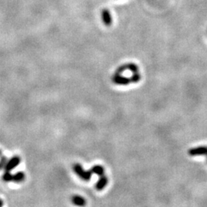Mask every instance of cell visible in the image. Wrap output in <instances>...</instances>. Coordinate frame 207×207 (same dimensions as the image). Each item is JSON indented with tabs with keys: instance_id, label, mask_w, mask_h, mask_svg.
I'll use <instances>...</instances> for the list:
<instances>
[{
	"instance_id": "1",
	"label": "cell",
	"mask_w": 207,
	"mask_h": 207,
	"mask_svg": "<svg viewBox=\"0 0 207 207\" xmlns=\"http://www.w3.org/2000/svg\"><path fill=\"white\" fill-rule=\"evenodd\" d=\"M140 80V75L139 73H134L130 78L123 77L118 74H115L112 78V81L114 84H119V85H128L130 83H137Z\"/></svg>"
},
{
	"instance_id": "2",
	"label": "cell",
	"mask_w": 207,
	"mask_h": 207,
	"mask_svg": "<svg viewBox=\"0 0 207 207\" xmlns=\"http://www.w3.org/2000/svg\"><path fill=\"white\" fill-rule=\"evenodd\" d=\"M73 170L81 180H84V181H88L90 180L91 177V174H93L91 170H89L88 171H86L83 169L81 164H75L73 166Z\"/></svg>"
},
{
	"instance_id": "3",
	"label": "cell",
	"mask_w": 207,
	"mask_h": 207,
	"mask_svg": "<svg viewBox=\"0 0 207 207\" xmlns=\"http://www.w3.org/2000/svg\"><path fill=\"white\" fill-rule=\"evenodd\" d=\"M2 180L6 182L14 181L16 183H20L25 180V174L22 172H18L12 175L9 172H6V173L2 176Z\"/></svg>"
},
{
	"instance_id": "4",
	"label": "cell",
	"mask_w": 207,
	"mask_h": 207,
	"mask_svg": "<svg viewBox=\"0 0 207 207\" xmlns=\"http://www.w3.org/2000/svg\"><path fill=\"white\" fill-rule=\"evenodd\" d=\"M20 161H21V159H20L19 156H13V157H12L11 160H9L6 163V165H5V170H6V172H9L12 170H13L14 168H15V167L20 164Z\"/></svg>"
},
{
	"instance_id": "5",
	"label": "cell",
	"mask_w": 207,
	"mask_h": 207,
	"mask_svg": "<svg viewBox=\"0 0 207 207\" xmlns=\"http://www.w3.org/2000/svg\"><path fill=\"white\" fill-rule=\"evenodd\" d=\"M126 70L131 71L133 74L137 73L138 67L137 65H135V64H134V63H130V64H126V65H123L117 69V71H116V74L120 75V74H121L122 72H124Z\"/></svg>"
},
{
	"instance_id": "6",
	"label": "cell",
	"mask_w": 207,
	"mask_h": 207,
	"mask_svg": "<svg viewBox=\"0 0 207 207\" xmlns=\"http://www.w3.org/2000/svg\"><path fill=\"white\" fill-rule=\"evenodd\" d=\"M188 153L190 156H200V155H206L207 156V147H199L192 148L188 150Z\"/></svg>"
},
{
	"instance_id": "7",
	"label": "cell",
	"mask_w": 207,
	"mask_h": 207,
	"mask_svg": "<svg viewBox=\"0 0 207 207\" xmlns=\"http://www.w3.org/2000/svg\"><path fill=\"white\" fill-rule=\"evenodd\" d=\"M108 178L106 177V176L103 175L100 177V179L98 180V181L97 182L96 185H95V188H96L97 190L101 191L104 188L108 185Z\"/></svg>"
},
{
	"instance_id": "8",
	"label": "cell",
	"mask_w": 207,
	"mask_h": 207,
	"mask_svg": "<svg viewBox=\"0 0 207 207\" xmlns=\"http://www.w3.org/2000/svg\"><path fill=\"white\" fill-rule=\"evenodd\" d=\"M102 19L104 23L107 26H109L111 25V22H112L111 15L108 9H104L102 11Z\"/></svg>"
},
{
	"instance_id": "9",
	"label": "cell",
	"mask_w": 207,
	"mask_h": 207,
	"mask_svg": "<svg viewBox=\"0 0 207 207\" xmlns=\"http://www.w3.org/2000/svg\"><path fill=\"white\" fill-rule=\"evenodd\" d=\"M71 201L75 205L80 206H84L86 203L85 200L83 197H80V196H74L71 198Z\"/></svg>"
},
{
	"instance_id": "10",
	"label": "cell",
	"mask_w": 207,
	"mask_h": 207,
	"mask_svg": "<svg viewBox=\"0 0 207 207\" xmlns=\"http://www.w3.org/2000/svg\"><path fill=\"white\" fill-rule=\"evenodd\" d=\"M91 170V171L93 173L97 174V175H98L99 177L104 175V168L101 167V166H98V165L94 166V167H92Z\"/></svg>"
},
{
	"instance_id": "11",
	"label": "cell",
	"mask_w": 207,
	"mask_h": 207,
	"mask_svg": "<svg viewBox=\"0 0 207 207\" xmlns=\"http://www.w3.org/2000/svg\"><path fill=\"white\" fill-rule=\"evenodd\" d=\"M6 163H7V158L5 157V156H2L1 158V160H0V170L5 167Z\"/></svg>"
},
{
	"instance_id": "12",
	"label": "cell",
	"mask_w": 207,
	"mask_h": 207,
	"mask_svg": "<svg viewBox=\"0 0 207 207\" xmlns=\"http://www.w3.org/2000/svg\"><path fill=\"white\" fill-rule=\"evenodd\" d=\"M2 205H3V202H2V200L1 199H0V207L2 206Z\"/></svg>"
},
{
	"instance_id": "13",
	"label": "cell",
	"mask_w": 207,
	"mask_h": 207,
	"mask_svg": "<svg viewBox=\"0 0 207 207\" xmlns=\"http://www.w3.org/2000/svg\"><path fill=\"white\" fill-rule=\"evenodd\" d=\"M0 154H1V151H0Z\"/></svg>"
}]
</instances>
